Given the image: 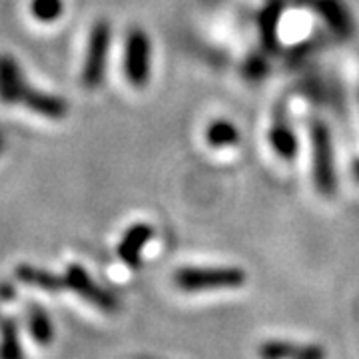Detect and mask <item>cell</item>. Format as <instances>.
I'll list each match as a JSON object with an SVG mask.
<instances>
[{
    "mask_svg": "<svg viewBox=\"0 0 359 359\" xmlns=\"http://www.w3.org/2000/svg\"><path fill=\"white\" fill-rule=\"evenodd\" d=\"M0 102L22 106L28 112L46 120H65L68 116V102L65 98L30 86L18 58L8 52H0Z\"/></svg>",
    "mask_w": 359,
    "mask_h": 359,
    "instance_id": "cell-1",
    "label": "cell"
},
{
    "mask_svg": "<svg viewBox=\"0 0 359 359\" xmlns=\"http://www.w3.org/2000/svg\"><path fill=\"white\" fill-rule=\"evenodd\" d=\"M245 283V271L240 268H200L186 266L176 269L174 285L186 294H202V292H222V290H238Z\"/></svg>",
    "mask_w": 359,
    "mask_h": 359,
    "instance_id": "cell-2",
    "label": "cell"
},
{
    "mask_svg": "<svg viewBox=\"0 0 359 359\" xmlns=\"http://www.w3.org/2000/svg\"><path fill=\"white\" fill-rule=\"evenodd\" d=\"M309 140H311V172L318 194L332 198L337 192V174H335L334 144L332 134L323 120L309 122Z\"/></svg>",
    "mask_w": 359,
    "mask_h": 359,
    "instance_id": "cell-3",
    "label": "cell"
},
{
    "mask_svg": "<svg viewBox=\"0 0 359 359\" xmlns=\"http://www.w3.org/2000/svg\"><path fill=\"white\" fill-rule=\"evenodd\" d=\"M110 40H112L110 22L104 18L96 20L90 28L84 65H82V72H80V82L86 90H98L104 84Z\"/></svg>",
    "mask_w": 359,
    "mask_h": 359,
    "instance_id": "cell-4",
    "label": "cell"
},
{
    "mask_svg": "<svg viewBox=\"0 0 359 359\" xmlns=\"http://www.w3.org/2000/svg\"><path fill=\"white\" fill-rule=\"evenodd\" d=\"M124 76L134 88H146L152 76V40L140 26L130 28L124 40Z\"/></svg>",
    "mask_w": 359,
    "mask_h": 359,
    "instance_id": "cell-5",
    "label": "cell"
},
{
    "mask_svg": "<svg viewBox=\"0 0 359 359\" xmlns=\"http://www.w3.org/2000/svg\"><path fill=\"white\" fill-rule=\"evenodd\" d=\"M62 282H65V290H70L76 295H80L84 302H88L90 306L98 308L100 311L106 313H114L120 309V302L114 294H110L108 290H104L100 283H96L90 273L86 271L84 266L80 264H70L68 269L62 276Z\"/></svg>",
    "mask_w": 359,
    "mask_h": 359,
    "instance_id": "cell-6",
    "label": "cell"
},
{
    "mask_svg": "<svg viewBox=\"0 0 359 359\" xmlns=\"http://www.w3.org/2000/svg\"><path fill=\"white\" fill-rule=\"evenodd\" d=\"M154 238V228L148 222H136L134 226H130L124 231L120 244H118V256L128 266L136 269L142 264V252L144 248L150 244V240Z\"/></svg>",
    "mask_w": 359,
    "mask_h": 359,
    "instance_id": "cell-7",
    "label": "cell"
},
{
    "mask_svg": "<svg viewBox=\"0 0 359 359\" xmlns=\"http://www.w3.org/2000/svg\"><path fill=\"white\" fill-rule=\"evenodd\" d=\"M269 146L273 148V152L280 156L285 162H292L297 156V136H295L294 128L290 124V120L278 112L276 120L271 122V128L268 132Z\"/></svg>",
    "mask_w": 359,
    "mask_h": 359,
    "instance_id": "cell-8",
    "label": "cell"
},
{
    "mask_svg": "<svg viewBox=\"0 0 359 359\" xmlns=\"http://www.w3.org/2000/svg\"><path fill=\"white\" fill-rule=\"evenodd\" d=\"M25 318L30 337L39 346H50L54 341V323H52L48 311L34 302H28L25 306Z\"/></svg>",
    "mask_w": 359,
    "mask_h": 359,
    "instance_id": "cell-9",
    "label": "cell"
},
{
    "mask_svg": "<svg viewBox=\"0 0 359 359\" xmlns=\"http://www.w3.org/2000/svg\"><path fill=\"white\" fill-rule=\"evenodd\" d=\"M313 8L341 39H347L349 34H353V20L339 0H313Z\"/></svg>",
    "mask_w": 359,
    "mask_h": 359,
    "instance_id": "cell-10",
    "label": "cell"
},
{
    "mask_svg": "<svg viewBox=\"0 0 359 359\" xmlns=\"http://www.w3.org/2000/svg\"><path fill=\"white\" fill-rule=\"evenodd\" d=\"M262 359H306L323 358V349L316 346H297L292 341L271 339L259 347Z\"/></svg>",
    "mask_w": 359,
    "mask_h": 359,
    "instance_id": "cell-11",
    "label": "cell"
},
{
    "mask_svg": "<svg viewBox=\"0 0 359 359\" xmlns=\"http://www.w3.org/2000/svg\"><path fill=\"white\" fill-rule=\"evenodd\" d=\"M14 278L18 282L26 283V285H32L36 290H42V292H48V294L65 292L62 276H56L52 271L34 268V266H28V264H22V266H18V268L14 269Z\"/></svg>",
    "mask_w": 359,
    "mask_h": 359,
    "instance_id": "cell-12",
    "label": "cell"
},
{
    "mask_svg": "<svg viewBox=\"0 0 359 359\" xmlns=\"http://www.w3.org/2000/svg\"><path fill=\"white\" fill-rule=\"evenodd\" d=\"M0 359H25L18 321L0 313Z\"/></svg>",
    "mask_w": 359,
    "mask_h": 359,
    "instance_id": "cell-13",
    "label": "cell"
},
{
    "mask_svg": "<svg viewBox=\"0 0 359 359\" xmlns=\"http://www.w3.org/2000/svg\"><path fill=\"white\" fill-rule=\"evenodd\" d=\"M205 142H208V146H212L216 150L233 148L240 142V132H238L233 122L226 120V118H218V120L208 124V128H205Z\"/></svg>",
    "mask_w": 359,
    "mask_h": 359,
    "instance_id": "cell-14",
    "label": "cell"
},
{
    "mask_svg": "<svg viewBox=\"0 0 359 359\" xmlns=\"http://www.w3.org/2000/svg\"><path fill=\"white\" fill-rule=\"evenodd\" d=\"M282 20V2H269L259 14V28H262V39L266 42L268 50H278V26Z\"/></svg>",
    "mask_w": 359,
    "mask_h": 359,
    "instance_id": "cell-15",
    "label": "cell"
},
{
    "mask_svg": "<svg viewBox=\"0 0 359 359\" xmlns=\"http://www.w3.org/2000/svg\"><path fill=\"white\" fill-rule=\"evenodd\" d=\"M65 13V0H30V14L42 25L60 20Z\"/></svg>",
    "mask_w": 359,
    "mask_h": 359,
    "instance_id": "cell-16",
    "label": "cell"
},
{
    "mask_svg": "<svg viewBox=\"0 0 359 359\" xmlns=\"http://www.w3.org/2000/svg\"><path fill=\"white\" fill-rule=\"evenodd\" d=\"M266 72H268V62H266L262 56H256V54H254V56H250V58L245 60L244 74L250 82H257L259 78L266 76Z\"/></svg>",
    "mask_w": 359,
    "mask_h": 359,
    "instance_id": "cell-17",
    "label": "cell"
},
{
    "mask_svg": "<svg viewBox=\"0 0 359 359\" xmlns=\"http://www.w3.org/2000/svg\"><path fill=\"white\" fill-rule=\"evenodd\" d=\"M4 148H6V136H4V132L0 130V154L4 152Z\"/></svg>",
    "mask_w": 359,
    "mask_h": 359,
    "instance_id": "cell-18",
    "label": "cell"
},
{
    "mask_svg": "<svg viewBox=\"0 0 359 359\" xmlns=\"http://www.w3.org/2000/svg\"><path fill=\"white\" fill-rule=\"evenodd\" d=\"M351 170H353V176H355V180L359 182V160H355L353 162V166H351Z\"/></svg>",
    "mask_w": 359,
    "mask_h": 359,
    "instance_id": "cell-19",
    "label": "cell"
},
{
    "mask_svg": "<svg viewBox=\"0 0 359 359\" xmlns=\"http://www.w3.org/2000/svg\"><path fill=\"white\" fill-rule=\"evenodd\" d=\"M306 359H323V358H306Z\"/></svg>",
    "mask_w": 359,
    "mask_h": 359,
    "instance_id": "cell-20",
    "label": "cell"
}]
</instances>
